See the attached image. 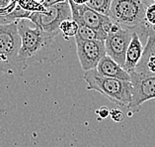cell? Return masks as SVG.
Wrapping results in <instances>:
<instances>
[{
    "label": "cell",
    "instance_id": "d6986e66",
    "mask_svg": "<svg viewBox=\"0 0 155 147\" xmlns=\"http://www.w3.org/2000/svg\"><path fill=\"white\" fill-rule=\"evenodd\" d=\"M96 114L99 116L100 119H106L110 116V109L107 107H101L100 108L96 109Z\"/></svg>",
    "mask_w": 155,
    "mask_h": 147
},
{
    "label": "cell",
    "instance_id": "9c48e42d",
    "mask_svg": "<svg viewBox=\"0 0 155 147\" xmlns=\"http://www.w3.org/2000/svg\"><path fill=\"white\" fill-rule=\"evenodd\" d=\"M75 43L79 63L84 72L96 69L101 59L107 55L104 40H82L75 38Z\"/></svg>",
    "mask_w": 155,
    "mask_h": 147
},
{
    "label": "cell",
    "instance_id": "277c9868",
    "mask_svg": "<svg viewBox=\"0 0 155 147\" xmlns=\"http://www.w3.org/2000/svg\"><path fill=\"white\" fill-rule=\"evenodd\" d=\"M83 80L87 84V89L100 93L107 99L120 107H127L132 97V86L130 82L115 78L104 77L94 70L86 71Z\"/></svg>",
    "mask_w": 155,
    "mask_h": 147
},
{
    "label": "cell",
    "instance_id": "ffe728a7",
    "mask_svg": "<svg viewBox=\"0 0 155 147\" xmlns=\"http://www.w3.org/2000/svg\"><path fill=\"white\" fill-rule=\"evenodd\" d=\"M71 1L77 5H82V4H86L87 0H71Z\"/></svg>",
    "mask_w": 155,
    "mask_h": 147
},
{
    "label": "cell",
    "instance_id": "5b68a950",
    "mask_svg": "<svg viewBox=\"0 0 155 147\" xmlns=\"http://www.w3.org/2000/svg\"><path fill=\"white\" fill-rule=\"evenodd\" d=\"M28 19L44 32L56 37L59 33L61 22L72 19L69 2L66 0L46 7V10L43 12H32Z\"/></svg>",
    "mask_w": 155,
    "mask_h": 147
},
{
    "label": "cell",
    "instance_id": "7402d4cb",
    "mask_svg": "<svg viewBox=\"0 0 155 147\" xmlns=\"http://www.w3.org/2000/svg\"><path fill=\"white\" fill-rule=\"evenodd\" d=\"M149 3H155V0H148Z\"/></svg>",
    "mask_w": 155,
    "mask_h": 147
},
{
    "label": "cell",
    "instance_id": "52a82bcc",
    "mask_svg": "<svg viewBox=\"0 0 155 147\" xmlns=\"http://www.w3.org/2000/svg\"><path fill=\"white\" fill-rule=\"evenodd\" d=\"M132 86V97L127 109L130 112H137L143 103L155 99V77L145 76L132 71L130 73Z\"/></svg>",
    "mask_w": 155,
    "mask_h": 147
},
{
    "label": "cell",
    "instance_id": "2e32d148",
    "mask_svg": "<svg viewBox=\"0 0 155 147\" xmlns=\"http://www.w3.org/2000/svg\"><path fill=\"white\" fill-rule=\"evenodd\" d=\"M17 4L21 7L22 9L28 12H43L46 10V7L43 3L36 2L34 0H17Z\"/></svg>",
    "mask_w": 155,
    "mask_h": 147
},
{
    "label": "cell",
    "instance_id": "ba28073f",
    "mask_svg": "<svg viewBox=\"0 0 155 147\" xmlns=\"http://www.w3.org/2000/svg\"><path fill=\"white\" fill-rule=\"evenodd\" d=\"M131 34L132 31L124 29L114 23L105 39L106 54L122 67L126 60V53L130 42Z\"/></svg>",
    "mask_w": 155,
    "mask_h": 147
},
{
    "label": "cell",
    "instance_id": "7c38bea8",
    "mask_svg": "<svg viewBox=\"0 0 155 147\" xmlns=\"http://www.w3.org/2000/svg\"><path fill=\"white\" fill-rule=\"evenodd\" d=\"M95 70L98 72V74L104 77L115 78L119 79V80L130 82V74L127 71H124L122 66H120L118 63L114 61L108 55H105L101 59V61L97 65Z\"/></svg>",
    "mask_w": 155,
    "mask_h": 147
},
{
    "label": "cell",
    "instance_id": "8992f818",
    "mask_svg": "<svg viewBox=\"0 0 155 147\" xmlns=\"http://www.w3.org/2000/svg\"><path fill=\"white\" fill-rule=\"evenodd\" d=\"M67 1L69 2L70 5L72 19L75 22H77L78 25H84L96 30L105 40L113 24H114L111 18L106 16V15L100 14L97 11L91 9L86 4L77 5L71 0H67Z\"/></svg>",
    "mask_w": 155,
    "mask_h": 147
},
{
    "label": "cell",
    "instance_id": "7a4b0ae2",
    "mask_svg": "<svg viewBox=\"0 0 155 147\" xmlns=\"http://www.w3.org/2000/svg\"><path fill=\"white\" fill-rule=\"evenodd\" d=\"M148 0H113L109 17L120 27L137 32L142 41L148 39L144 13Z\"/></svg>",
    "mask_w": 155,
    "mask_h": 147
},
{
    "label": "cell",
    "instance_id": "4fadbf2b",
    "mask_svg": "<svg viewBox=\"0 0 155 147\" xmlns=\"http://www.w3.org/2000/svg\"><path fill=\"white\" fill-rule=\"evenodd\" d=\"M75 38L82 40H104L103 37L96 30L84 25H78L77 34L75 35Z\"/></svg>",
    "mask_w": 155,
    "mask_h": 147
},
{
    "label": "cell",
    "instance_id": "30bf717a",
    "mask_svg": "<svg viewBox=\"0 0 155 147\" xmlns=\"http://www.w3.org/2000/svg\"><path fill=\"white\" fill-rule=\"evenodd\" d=\"M144 46L142 44V40L140 36L137 32H132L130 42L128 44L127 50L126 53V60L124 64V70L127 71L128 74L134 71L135 67L137 66L138 62L142 57Z\"/></svg>",
    "mask_w": 155,
    "mask_h": 147
},
{
    "label": "cell",
    "instance_id": "6da1fadb",
    "mask_svg": "<svg viewBox=\"0 0 155 147\" xmlns=\"http://www.w3.org/2000/svg\"><path fill=\"white\" fill-rule=\"evenodd\" d=\"M18 32L21 38L19 60L25 69L33 63L52 62L58 59V51L55 47V37L44 32L38 26L31 27L29 19L17 22Z\"/></svg>",
    "mask_w": 155,
    "mask_h": 147
},
{
    "label": "cell",
    "instance_id": "e0dca14e",
    "mask_svg": "<svg viewBox=\"0 0 155 147\" xmlns=\"http://www.w3.org/2000/svg\"><path fill=\"white\" fill-rule=\"evenodd\" d=\"M144 22L146 29L155 28V3L147 5L144 13Z\"/></svg>",
    "mask_w": 155,
    "mask_h": 147
},
{
    "label": "cell",
    "instance_id": "3957f363",
    "mask_svg": "<svg viewBox=\"0 0 155 147\" xmlns=\"http://www.w3.org/2000/svg\"><path fill=\"white\" fill-rule=\"evenodd\" d=\"M18 21L0 23V73L21 77L26 69L19 60L21 38L18 32Z\"/></svg>",
    "mask_w": 155,
    "mask_h": 147
},
{
    "label": "cell",
    "instance_id": "44dd1931",
    "mask_svg": "<svg viewBox=\"0 0 155 147\" xmlns=\"http://www.w3.org/2000/svg\"><path fill=\"white\" fill-rule=\"evenodd\" d=\"M34 1H36V2H39V3H44L45 0H34Z\"/></svg>",
    "mask_w": 155,
    "mask_h": 147
},
{
    "label": "cell",
    "instance_id": "8fae6325",
    "mask_svg": "<svg viewBox=\"0 0 155 147\" xmlns=\"http://www.w3.org/2000/svg\"><path fill=\"white\" fill-rule=\"evenodd\" d=\"M134 72L145 76L155 77V38L148 37L142 57L135 67Z\"/></svg>",
    "mask_w": 155,
    "mask_h": 147
},
{
    "label": "cell",
    "instance_id": "ac0fdd59",
    "mask_svg": "<svg viewBox=\"0 0 155 147\" xmlns=\"http://www.w3.org/2000/svg\"><path fill=\"white\" fill-rule=\"evenodd\" d=\"M110 117L112 118L113 121L120 122L124 119V114L119 108H112L110 109Z\"/></svg>",
    "mask_w": 155,
    "mask_h": 147
},
{
    "label": "cell",
    "instance_id": "9a60e30c",
    "mask_svg": "<svg viewBox=\"0 0 155 147\" xmlns=\"http://www.w3.org/2000/svg\"><path fill=\"white\" fill-rule=\"evenodd\" d=\"M112 1L113 0H87L86 5L100 14L109 16Z\"/></svg>",
    "mask_w": 155,
    "mask_h": 147
},
{
    "label": "cell",
    "instance_id": "5bb4252c",
    "mask_svg": "<svg viewBox=\"0 0 155 147\" xmlns=\"http://www.w3.org/2000/svg\"><path fill=\"white\" fill-rule=\"evenodd\" d=\"M78 30V23L73 19H67L61 22L59 26V32L62 33L64 39H70L71 37H75Z\"/></svg>",
    "mask_w": 155,
    "mask_h": 147
}]
</instances>
